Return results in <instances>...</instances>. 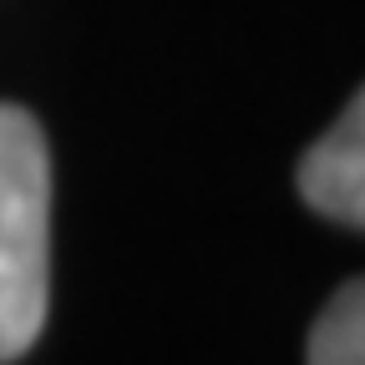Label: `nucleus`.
I'll list each match as a JSON object with an SVG mask.
<instances>
[{
    "label": "nucleus",
    "instance_id": "nucleus-2",
    "mask_svg": "<svg viewBox=\"0 0 365 365\" xmlns=\"http://www.w3.org/2000/svg\"><path fill=\"white\" fill-rule=\"evenodd\" d=\"M299 198L330 223H365V102L350 97L340 122L299 158Z\"/></svg>",
    "mask_w": 365,
    "mask_h": 365
},
{
    "label": "nucleus",
    "instance_id": "nucleus-1",
    "mask_svg": "<svg viewBox=\"0 0 365 365\" xmlns=\"http://www.w3.org/2000/svg\"><path fill=\"white\" fill-rule=\"evenodd\" d=\"M51 309V148L26 107L0 102V365L21 360Z\"/></svg>",
    "mask_w": 365,
    "mask_h": 365
},
{
    "label": "nucleus",
    "instance_id": "nucleus-3",
    "mask_svg": "<svg viewBox=\"0 0 365 365\" xmlns=\"http://www.w3.org/2000/svg\"><path fill=\"white\" fill-rule=\"evenodd\" d=\"M309 365H365V289L340 284L309 330Z\"/></svg>",
    "mask_w": 365,
    "mask_h": 365
}]
</instances>
